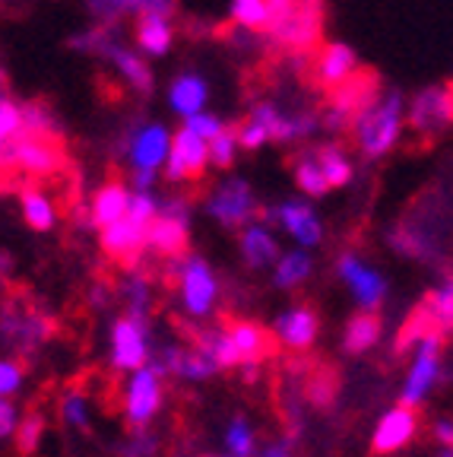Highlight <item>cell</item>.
Returning a JSON list of instances; mask_svg holds the SVG:
<instances>
[{
  "mask_svg": "<svg viewBox=\"0 0 453 457\" xmlns=\"http://www.w3.org/2000/svg\"><path fill=\"white\" fill-rule=\"evenodd\" d=\"M387 242L393 251L422 261V264H438V257L447 264V242H450V204L438 185L425 187L403 210L397 226L387 232Z\"/></svg>",
  "mask_w": 453,
  "mask_h": 457,
  "instance_id": "cell-1",
  "label": "cell"
},
{
  "mask_svg": "<svg viewBox=\"0 0 453 457\" xmlns=\"http://www.w3.org/2000/svg\"><path fill=\"white\" fill-rule=\"evenodd\" d=\"M450 324H453V289H450V273H447L441 293L432 289V293L422 295V299L409 308L406 321L399 324L397 340L390 346L393 362H399V359L412 350V343L432 340V343H438L441 350H447V346H450Z\"/></svg>",
  "mask_w": 453,
  "mask_h": 457,
  "instance_id": "cell-2",
  "label": "cell"
},
{
  "mask_svg": "<svg viewBox=\"0 0 453 457\" xmlns=\"http://www.w3.org/2000/svg\"><path fill=\"white\" fill-rule=\"evenodd\" d=\"M399 134H403V93L399 89H387L377 93L361 108L349 124V137H352L355 150L365 159H381L397 146Z\"/></svg>",
  "mask_w": 453,
  "mask_h": 457,
  "instance_id": "cell-3",
  "label": "cell"
},
{
  "mask_svg": "<svg viewBox=\"0 0 453 457\" xmlns=\"http://www.w3.org/2000/svg\"><path fill=\"white\" fill-rule=\"evenodd\" d=\"M67 165L70 159H67L61 134H26V130L16 134V171H20L22 187L51 179Z\"/></svg>",
  "mask_w": 453,
  "mask_h": 457,
  "instance_id": "cell-4",
  "label": "cell"
},
{
  "mask_svg": "<svg viewBox=\"0 0 453 457\" xmlns=\"http://www.w3.org/2000/svg\"><path fill=\"white\" fill-rule=\"evenodd\" d=\"M450 118H453L450 83L422 89V93L412 99V108H409V124L418 137V146H432V143L447 130Z\"/></svg>",
  "mask_w": 453,
  "mask_h": 457,
  "instance_id": "cell-5",
  "label": "cell"
},
{
  "mask_svg": "<svg viewBox=\"0 0 453 457\" xmlns=\"http://www.w3.org/2000/svg\"><path fill=\"white\" fill-rule=\"evenodd\" d=\"M358 71V57L349 45L334 42V45H320V48L308 51L305 54V83L320 93H330L342 79H349Z\"/></svg>",
  "mask_w": 453,
  "mask_h": 457,
  "instance_id": "cell-6",
  "label": "cell"
},
{
  "mask_svg": "<svg viewBox=\"0 0 453 457\" xmlns=\"http://www.w3.org/2000/svg\"><path fill=\"white\" fill-rule=\"evenodd\" d=\"M146 228L149 226H143V222L130 220V216L124 213L118 222H111V226L99 232L102 254H105L120 273H134L136 264H140L143 251H146Z\"/></svg>",
  "mask_w": 453,
  "mask_h": 457,
  "instance_id": "cell-7",
  "label": "cell"
},
{
  "mask_svg": "<svg viewBox=\"0 0 453 457\" xmlns=\"http://www.w3.org/2000/svg\"><path fill=\"white\" fill-rule=\"evenodd\" d=\"M342 365H336V359L320 356V353H308L305 378H301V397L305 407L317 410V413H330L336 407L342 387Z\"/></svg>",
  "mask_w": 453,
  "mask_h": 457,
  "instance_id": "cell-8",
  "label": "cell"
},
{
  "mask_svg": "<svg viewBox=\"0 0 453 457\" xmlns=\"http://www.w3.org/2000/svg\"><path fill=\"white\" fill-rule=\"evenodd\" d=\"M206 210L213 220H219L222 226L228 228H238V226H248L251 220H257L260 213V204H257L254 191L244 179H228L216 187L210 197H206Z\"/></svg>",
  "mask_w": 453,
  "mask_h": 457,
  "instance_id": "cell-9",
  "label": "cell"
},
{
  "mask_svg": "<svg viewBox=\"0 0 453 457\" xmlns=\"http://www.w3.org/2000/svg\"><path fill=\"white\" fill-rule=\"evenodd\" d=\"M422 426H425V413L422 407H403L399 403L393 413H387L375 428V438H371V457H387L393 451L406 448L412 438L422 436Z\"/></svg>",
  "mask_w": 453,
  "mask_h": 457,
  "instance_id": "cell-10",
  "label": "cell"
},
{
  "mask_svg": "<svg viewBox=\"0 0 453 457\" xmlns=\"http://www.w3.org/2000/svg\"><path fill=\"white\" fill-rule=\"evenodd\" d=\"M165 179L169 181H200L203 179L206 165V140H200L197 134H191L187 128H181L175 137H171V146H169V156H165Z\"/></svg>",
  "mask_w": 453,
  "mask_h": 457,
  "instance_id": "cell-11",
  "label": "cell"
},
{
  "mask_svg": "<svg viewBox=\"0 0 453 457\" xmlns=\"http://www.w3.org/2000/svg\"><path fill=\"white\" fill-rule=\"evenodd\" d=\"M171 146V134L162 124H146V128H130L124 137V153L130 156L136 171H156L165 162Z\"/></svg>",
  "mask_w": 453,
  "mask_h": 457,
  "instance_id": "cell-12",
  "label": "cell"
},
{
  "mask_svg": "<svg viewBox=\"0 0 453 457\" xmlns=\"http://www.w3.org/2000/svg\"><path fill=\"white\" fill-rule=\"evenodd\" d=\"M336 273L346 279L349 289L355 293V299L368 308V312H375V308L381 305L383 293H387V283H383V277L377 270L361 264V257L355 254V251H342V254L336 257Z\"/></svg>",
  "mask_w": 453,
  "mask_h": 457,
  "instance_id": "cell-13",
  "label": "cell"
},
{
  "mask_svg": "<svg viewBox=\"0 0 453 457\" xmlns=\"http://www.w3.org/2000/svg\"><path fill=\"white\" fill-rule=\"evenodd\" d=\"M181 289H185L187 312L191 314H206L216 305V293H219V283H216L213 270L200 254H187L185 273H181Z\"/></svg>",
  "mask_w": 453,
  "mask_h": 457,
  "instance_id": "cell-14",
  "label": "cell"
},
{
  "mask_svg": "<svg viewBox=\"0 0 453 457\" xmlns=\"http://www.w3.org/2000/svg\"><path fill=\"white\" fill-rule=\"evenodd\" d=\"M146 251L162 257V261H177V257L191 254V236H187V222L159 216L146 228Z\"/></svg>",
  "mask_w": 453,
  "mask_h": 457,
  "instance_id": "cell-15",
  "label": "cell"
},
{
  "mask_svg": "<svg viewBox=\"0 0 453 457\" xmlns=\"http://www.w3.org/2000/svg\"><path fill=\"white\" fill-rule=\"evenodd\" d=\"M317 328H320V318H317V308L314 305H298L292 308L289 314H283L276 321V340L285 343L292 353H305L311 350V343L317 340Z\"/></svg>",
  "mask_w": 453,
  "mask_h": 457,
  "instance_id": "cell-16",
  "label": "cell"
},
{
  "mask_svg": "<svg viewBox=\"0 0 453 457\" xmlns=\"http://www.w3.org/2000/svg\"><path fill=\"white\" fill-rule=\"evenodd\" d=\"M128 200H130L128 185H124V179H120L118 171H111V179H108L105 185L93 194V200H89V226L102 232V228H108L111 222H118L120 216L128 213Z\"/></svg>",
  "mask_w": 453,
  "mask_h": 457,
  "instance_id": "cell-17",
  "label": "cell"
},
{
  "mask_svg": "<svg viewBox=\"0 0 453 457\" xmlns=\"http://www.w3.org/2000/svg\"><path fill=\"white\" fill-rule=\"evenodd\" d=\"M162 407V387H159V378L149 369L136 371L134 385L128 391V428H146V422L159 413Z\"/></svg>",
  "mask_w": 453,
  "mask_h": 457,
  "instance_id": "cell-18",
  "label": "cell"
},
{
  "mask_svg": "<svg viewBox=\"0 0 453 457\" xmlns=\"http://www.w3.org/2000/svg\"><path fill=\"white\" fill-rule=\"evenodd\" d=\"M45 403H48V385H42V391L26 403V413H22V422L13 428V454L16 457H32L38 451V442L45 436Z\"/></svg>",
  "mask_w": 453,
  "mask_h": 457,
  "instance_id": "cell-19",
  "label": "cell"
},
{
  "mask_svg": "<svg viewBox=\"0 0 453 457\" xmlns=\"http://www.w3.org/2000/svg\"><path fill=\"white\" fill-rule=\"evenodd\" d=\"M149 356V328H140L130 318L114 324V369H140Z\"/></svg>",
  "mask_w": 453,
  "mask_h": 457,
  "instance_id": "cell-20",
  "label": "cell"
},
{
  "mask_svg": "<svg viewBox=\"0 0 453 457\" xmlns=\"http://www.w3.org/2000/svg\"><path fill=\"white\" fill-rule=\"evenodd\" d=\"M381 334H383V314L361 308V312H355L352 318H349L346 328H342V353L361 356V353H368L371 346H377Z\"/></svg>",
  "mask_w": 453,
  "mask_h": 457,
  "instance_id": "cell-21",
  "label": "cell"
},
{
  "mask_svg": "<svg viewBox=\"0 0 453 457\" xmlns=\"http://www.w3.org/2000/svg\"><path fill=\"white\" fill-rule=\"evenodd\" d=\"M102 57H108V61L118 67V73L124 77V83H128L130 89H136L140 96L152 93V71H149L146 61H143L134 48H128V45H120L118 38H114V42L105 45Z\"/></svg>",
  "mask_w": 453,
  "mask_h": 457,
  "instance_id": "cell-22",
  "label": "cell"
},
{
  "mask_svg": "<svg viewBox=\"0 0 453 457\" xmlns=\"http://www.w3.org/2000/svg\"><path fill=\"white\" fill-rule=\"evenodd\" d=\"M276 222L283 228H289L305 248H311V245H317L324 238L317 213H314L311 204H305V200H285L283 207H276Z\"/></svg>",
  "mask_w": 453,
  "mask_h": 457,
  "instance_id": "cell-23",
  "label": "cell"
},
{
  "mask_svg": "<svg viewBox=\"0 0 453 457\" xmlns=\"http://www.w3.org/2000/svg\"><path fill=\"white\" fill-rule=\"evenodd\" d=\"M438 356H441V346L432 340L422 343V353H418L416 365H412L409 371V381H406V391H403V407H416L418 400L425 397L428 387L434 385V378H438Z\"/></svg>",
  "mask_w": 453,
  "mask_h": 457,
  "instance_id": "cell-24",
  "label": "cell"
},
{
  "mask_svg": "<svg viewBox=\"0 0 453 457\" xmlns=\"http://www.w3.org/2000/svg\"><path fill=\"white\" fill-rule=\"evenodd\" d=\"M206 96H210L206 79L194 77V73H181L169 89V105L175 108L181 118H191V114L203 112Z\"/></svg>",
  "mask_w": 453,
  "mask_h": 457,
  "instance_id": "cell-25",
  "label": "cell"
},
{
  "mask_svg": "<svg viewBox=\"0 0 453 457\" xmlns=\"http://www.w3.org/2000/svg\"><path fill=\"white\" fill-rule=\"evenodd\" d=\"M241 254H244V264H248L251 270H263V267L279 261V245H276V238L267 232V226H251L248 232L241 236Z\"/></svg>",
  "mask_w": 453,
  "mask_h": 457,
  "instance_id": "cell-26",
  "label": "cell"
},
{
  "mask_svg": "<svg viewBox=\"0 0 453 457\" xmlns=\"http://www.w3.org/2000/svg\"><path fill=\"white\" fill-rule=\"evenodd\" d=\"M314 159H317V169L320 175H324V181L330 185V191L334 187H346L349 181H352V162H349V156L342 153V146H336V143H320V146H311Z\"/></svg>",
  "mask_w": 453,
  "mask_h": 457,
  "instance_id": "cell-27",
  "label": "cell"
},
{
  "mask_svg": "<svg viewBox=\"0 0 453 457\" xmlns=\"http://www.w3.org/2000/svg\"><path fill=\"white\" fill-rule=\"evenodd\" d=\"M289 169H292V175H295V185L301 187L308 197H326V194H330V185H326L324 175H320L311 146H301V150L289 153Z\"/></svg>",
  "mask_w": 453,
  "mask_h": 457,
  "instance_id": "cell-28",
  "label": "cell"
},
{
  "mask_svg": "<svg viewBox=\"0 0 453 457\" xmlns=\"http://www.w3.org/2000/svg\"><path fill=\"white\" fill-rule=\"evenodd\" d=\"M20 204H22V216L36 232H48L54 226V204L38 191L36 185H26L20 191Z\"/></svg>",
  "mask_w": 453,
  "mask_h": 457,
  "instance_id": "cell-29",
  "label": "cell"
},
{
  "mask_svg": "<svg viewBox=\"0 0 453 457\" xmlns=\"http://www.w3.org/2000/svg\"><path fill=\"white\" fill-rule=\"evenodd\" d=\"M171 42H175V29L165 20H140L136 26V45H140L146 54H169Z\"/></svg>",
  "mask_w": 453,
  "mask_h": 457,
  "instance_id": "cell-30",
  "label": "cell"
},
{
  "mask_svg": "<svg viewBox=\"0 0 453 457\" xmlns=\"http://www.w3.org/2000/svg\"><path fill=\"white\" fill-rule=\"evenodd\" d=\"M232 20L238 22L244 32H267L269 26V10L263 0H232Z\"/></svg>",
  "mask_w": 453,
  "mask_h": 457,
  "instance_id": "cell-31",
  "label": "cell"
},
{
  "mask_svg": "<svg viewBox=\"0 0 453 457\" xmlns=\"http://www.w3.org/2000/svg\"><path fill=\"white\" fill-rule=\"evenodd\" d=\"M308 277H311V257H308L305 251H295V254L279 257L276 286H283V289H292V286L305 283Z\"/></svg>",
  "mask_w": 453,
  "mask_h": 457,
  "instance_id": "cell-32",
  "label": "cell"
},
{
  "mask_svg": "<svg viewBox=\"0 0 453 457\" xmlns=\"http://www.w3.org/2000/svg\"><path fill=\"white\" fill-rule=\"evenodd\" d=\"M235 146H238V140H235V121H232L206 143V159L219 171H228L235 165Z\"/></svg>",
  "mask_w": 453,
  "mask_h": 457,
  "instance_id": "cell-33",
  "label": "cell"
},
{
  "mask_svg": "<svg viewBox=\"0 0 453 457\" xmlns=\"http://www.w3.org/2000/svg\"><path fill=\"white\" fill-rule=\"evenodd\" d=\"M86 7L99 20V26H118L124 16L136 13V0H86Z\"/></svg>",
  "mask_w": 453,
  "mask_h": 457,
  "instance_id": "cell-34",
  "label": "cell"
},
{
  "mask_svg": "<svg viewBox=\"0 0 453 457\" xmlns=\"http://www.w3.org/2000/svg\"><path fill=\"white\" fill-rule=\"evenodd\" d=\"M118 457H159V436L146 428H130L128 442L118 448Z\"/></svg>",
  "mask_w": 453,
  "mask_h": 457,
  "instance_id": "cell-35",
  "label": "cell"
},
{
  "mask_svg": "<svg viewBox=\"0 0 453 457\" xmlns=\"http://www.w3.org/2000/svg\"><path fill=\"white\" fill-rule=\"evenodd\" d=\"M228 448H232L238 457H251V454H254V448H257L254 432H251V426L241 420V416H235L232 428H228Z\"/></svg>",
  "mask_w": 453,
  "mask_h": 457,
  "instance_id": "cell-36",
  "label": "cell"
},
{
  "mask_svg": "<svg viewBox=\"0 0 453 457\" xmlns=\"http://www.w3.org/2000/svg\"><path fill=\"white\" fill-rule=\"evenodd\" d=\"M140 20H165L171 22L177 16L175 0H136V13Z\"/></svg>",
  "mask_w": 453,
  "mask_h": 457,
  "instance_id": "cell-37",
  "label": "cell"
},
{
  "mask_svg": "<svg viewBox=\"0 0 453 457\" xmlns=\"http://www.w3.org/2000/svg\"><path fill=\"white\" fill-rule=\"evenodd\" d=\"M185 128L191 130V134H197L200 140L210 143L222 128H226V124H222V118H216V114L197 112V114H191V118H185Z\"/></svg>",
  "mask_w": 453,
  "mask_h": 457,
  "instance_id": "cell-38",
  "label": "cell"
},
{
  "mask_svg": "<svg viewBox=\"0 0 453 457\" xmlns=\"http://www.w3.org/2000/svg\"><path fill=\"white\" fill-rule=\"evenodd\" d=\"M16 134H20V105L0 96V140H10Z\"/></svg>",
  "mask_w": 453,
  "mask_h": 457,
  "instance_id": "cell-39",
  "label": "cell"
},
{
  "mask_svg": "<svg viewBox=\"0 0 453 457\" xmlns=\"http://www.w3.org/2000/svg\"><path fill=\"white\" fill-rule=\"evenodd\" d=\"M22 375H26V371L16 362H0V394H13L16 387H20Z\"/></svg>",
  "mask_w": 453,
  "mask_h": 457,
  "instance_id": "cell-40",
  "label": "cell"
},
{
  "mask_svg": "<svg viewBox=\"0 0 453 457\" xmlns=\"http://www.w3.org/2000/svg\"><path fill=\"white\" fill-rule=\"evenodd\" d=\"M298 454V448L292 442H285V438H279V442H273V445H267V448L260 451L257 457H295Z\"/></svg>",
  "mask_w": 453,
  "mask_h": 457,
  "instance_id": "cell-41",
  "label": "cell"
},
{
  "mask_svg": "<svg viewBox=\"0 0 453 457\" xmlns=\"http://www.w3.org/2000/svg\"><path fill=\"white\" fill-rule=\"evenodd\" d=\"M13 420H16L13 403H7V400H0V438L13 432Z\"/></svg>",
  "mask_w": 453,
  "mask_h": 457,
  "instance_id": "cell-42",
  "label": "cell"
},
{
  "mask_svg": "<svg viewBox=\"0 0 453 457\" xmlns=\"http://www.w3.org/2000/svg\"><path fill=\"white\" fill-rule=\"evenodd\" d=\"M10 270H13V254L0 248V283H7V279H10Z\"/></svg>",
  "mask_w": 453,
  "mask_h": 457,
  "instance_id": "cell-43",
  "label": "cell"
},
{
  "mask_svg": "<svg viewBox=\"0 0 453 457\" xmlns=\"http://www.w3.org/2000/svg\"><path fill=\"white\" fill-rule=\"evenodd\" d=\"M434 438H441V445L450 448V420H441L438 426H434Z\"/></svg>",
  "mask_w": 453,
  "mask_h": 457,
  "instance_id": "cell-44",
  "label": "cell"
},
{
  "mask_svg": "<svg viewBox=\"0 0 453 457\" xmlns=\"http://www.w3.org/2000/svg\"><path fill=\"white\" fill-rule=\"evenodd\" d=\"M7 86H10V79H7V73H4V67H0V96H7Z\"/></svg>",
  "mask_w": 453,
  "mask_h": 457,
  "instance_id": "cell-45",
  "label": "cell"
}]
</instances>
